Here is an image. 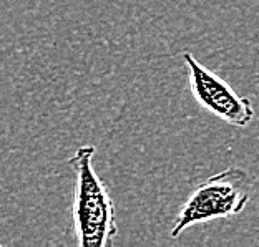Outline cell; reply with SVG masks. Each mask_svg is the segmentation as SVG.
<instances>
[{
	"mask_svg": "<svg viewBox=\"0 0 259 247\" xmlns=\"http://www.w3.org/2000/svg\"><path fill=\"white\" fill-rule=\"evenodd\" d=\"M95 146H80L68 158V166L75 173L73 189V232L81 247H105L118 234L115 221V204L108 187L93 168Z\"/></svg>",
	"mask_w": 259,
	"mask_h": 247,
	"instance_id": "cell-1",
	"label": "cell"
},
{
	"mask_svg": "<svg viewBox=\"0 0 259 247\" xmlns=\"http://www.w3.org/2000/svg\"><path fill=\"white\" fill-rule=\"evenodd\" d=\"M251 187V176L243 168H226L211 176L190 192L169 236L176 239L191 226L238 216L249 201Z\"/></svg>",
	"mask_w": 259,
	"mask_h": 247,
	"instance_id": "cell-2",
	"label": "cell"
},
{
	"mask_svg": "<svg viewBox=\"0 0 259 247\" xmlns=\"http://www.w3.org/2000/svg\"><path fill=\"white\" fill-rule=\"evenodd\" d=\"M183 60L188 67L191 95L199 107L234 128H248L254 118L249 100L238 95L231 85L206 68L190 52H185Z\"/></svg>",
	"mask_w": 259,
	"mask_h": 247,
	"instance_id": "cell-3",
	"label": "cell"
}]
</instances>
